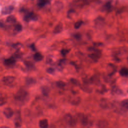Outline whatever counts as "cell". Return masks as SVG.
<instances>
[{"mask_svg": "<svg viewBox=\"0 0 128 128\" xmlns=\"http://www.w3.org/2000/svg\"><path fill=\"white\" fill-rule=\"evenodd\" d=\"M82 24V21H78L77 22H76L75 23L74 26V28H78L81 26Z\"/></svg>", "mask_w": 128, "mask_h": 128, "instance_id": "23", "label": "cell"}, {"mask_svg": "<svg viewBox=\"0 0 128 128\" xmlns=\"http://www.w3.org/2000/svg\"><path fill=\"white\" fill-rule=\"evenodd\" d=\"M39 126L40 128H48V122L47 119H42L39 121L38 122Z\"/></svg>", "mask_w": 128, "mask_h": 128, "instance_id": "8", "label": "cell"}, {"mask_svg": "<svg viewBox=\"0 0 128 128\" xmlns=\"http://www.w3.org/2000/svg\"><path fill=\"white\" fill-rule=\"evenodd\" d=\"M56 86L60 88H62L64 86H65V83L62 81H58V82H57L56 83Z\"/></svg>", "mask_w": 128, "mask_h": 128, "instance_id": "20", "label": "cell"}, {"mask_svg": "<svg viewBox=\"0 0 128 128\" xmlns=\"http://www.w3.org/2000/svg\"><path fill=\"white\" fill-rule=\"evenodd\" d=\"M120 74L122 76H128V68H121L120 71Z\"/></svg>", "mask_w": 128, "mask_h": 128, "instance_id": "16", "label": "cell"}, {"mask_svg": "<svg viewBox=\"0 0 128 128\" xmlns=\"http://www.w3.org/2000/svg\"><path fill=\"white\" fill-rule=\"evenodd\" d=\"M14 9L13 6H8L4 7L2 10V14L4 15L10 14L12 12Z\"/></svg>", "mask_w": 128, "mask_h": 128, "instance_id": "6", "label": "cell"}, {"mask_svg": "<svg viewBox=\"0 0 128 128\" xmlns=\"http://www.w3.org/2000/svg\"><path fill=\"white\" fill-rule=\"evenodd\" d=\"M0 26H2V24L1 23H0Z\"/></svg>", "mask_w": 128, "mask_h": 128, "instance_id": "31", "label": "cell"}, {"mask_svg": "<svg viewBox=\"0 0 128 128\" xmlns=\"http://www.w3.org/2000/svg\"><path fill=\"white\" fill-rule=\"evenodd\" d=\"M0 128H9L8 126H0Z\"/></svg>", "mask_w": 128, "mask_h": 128, "instance_id": "29", "label": "cell"}, {"mask_svg": "<svg viewBox=\"0 0 128 128\" xmlns=\"http://www.w3.org/2000/svg\"><path fill=\"white\" fill-rule=\"evenodd\" d=\"M38 19L37 16L34 14L33 12H30L26 14L24 17V20L26 22H28L30 20H36Z\"/></svg>", "mask_w": 128, "mask_h": 128, "instance_id": "4", "label": "cell"}, {"mask_svg": "<svg viewBox=\"0 0 128 128\" xmlns=\"http://www.w3.org/2000/svg\"><path fill=\"white\" fill-rule=\"evenodd\" d=\"M122 105L125 108L128 109V99L124 100L122 102Z\"/></svg>", "mask_w": 128, "mask_h": 128, "instance_id": "19", "label": "cell"}, {"mask_svg": "<svg viewBox=\"0 0 128 128\" xmlns=\"http://www.w3.org/2000/svg\"><path fill=\"white\" fill-rule=\"evenodd\" d=\"M6 102V99L4 97H0V106L4 105Z\"/></svg>", "mask_w": 128, "mask_h": 128, "instance_id": "21", "label": "cell"}, {"mask_svg": "<svg viewBox=\"0 0 128 128\" xmlns=\"http://www.w3.org/2000/svg\"><path fill=\"white\" fill-rule=\"evenodd\" d=\"M62 30V24L61 22L58 24L54 28V34H57L60 32Z\"/></svg>", "mask_w": 128, "mask_h": 128, "instance_id": "11", "label": "cell"}, {"mask_svg": "<svg viewBox=\"0 0 128 128\" xmlns=\"http://www.w3.org/2000/svg\"><path fill=\"white\" fill-rule=\"evenodd\" d=\"M50 0H38V5L42 8L46 4L50 3Z\"/></svg>", "mask_w": 128, "mask_h": 128, "instance_id": "14", "label": "cell"}, {"mask_svg": "<svg viewBox=\"0 0 128 128\" xmlns=\"http://www.w3.org/2000/svg\"><path fill=\"white\" fill-rule=\"evenodd\" d=\"M95 26L98 28L102 27L104 24V20L102 17H98L95 20Z\"/></svg>", "mask_w": 128, "mask_h": 128, "instance_id": "9", "label": "cell"}, {"mask_svg": "<svg viewBox=\"0 0 128 128\" xmlns=\"http://www.w3.org/2000/svg\"><path fill=\"white\" fill-rule=\"evenodd\" d=\"M66 120H67V122L69 124L70 126H74L75 124V121L72 118V116L70 114L66 115Z\"/></svg>", "mask_w": 128, "mask_h": 128, "instance_id": "12", "label": "cell"}, {"mask_svg": "<svg viewBox=\"0 0 128 128\" xmlns=\"http://www.w3.org/2000/svg\"><path fill=\"white\" fill-rule=\"evenodd\" d=\"M30 48H32V50H36V48H35L34 44H32L30 45Z\"/></svg>", "mask_w": 128, "mask_h": 128, "instance_id": "28", "label": "cell"}, {"mask_svg": "<svg viewBox=\"0 0 128 128\" xmlns=\"http://www.w3.org/2000/svg\"><path fill=\"white\" fill-rule=\"evenodd\" d=\"M36 80L32 77H27L26 78V84L27 86H32L36 83Z\"/></svg>", "mask_w": 128, "mask_h": 128, "instance_id": "10", "label": "cell"}, {"mask_svg": "<svg viewBox=\"0 0 128 128\" xmlns=\"http://www.w3.org/2000/svg\"><path fill=\"white\" fill-rule=\"evenodd\" d=\"M15 80H16V78L14 76H4L2 79V81L5 84L10 86L13 84Z\"/></svg>", "mask_w": 128, "mask_h": 128, "instance_id": "3", "label": "cell"}, {"mask_svg": "<svg viewBox=\"0 0 128 128\" xmlns=\"http://www.w3.org/2000/svg\"><path fill=\"white\" fill-rule=\"evenodd\" d=\"M22 26L20 24H17L16 25V26H14V31H16L17 32H20L22 30Z\"/></svg>", "mask_w": 128, "mask_h": 128, "instance_id": "18", "label": "cell"}, {"mask_svg": "<svg viewBox=\"0 0 128 128\" xmlns=\"http://www.w3.org/2000/svg\"><path fill=\"white\" fill-rule=\"evenodd\" d=\"M50 128H56V126L54 125L51 124L50 126Z\"/></svg>", "mask_w": 128, "mask_h": 128, "instance_id": "30", "label": "cell"}, {"mask_svg": "<svg viewBox=\"0 0 128 128\" xmlns=\"http://www.w3.org/2000/svg\"><path fill=\"white\" fill-rule=\"evenodd\" d=\"M110 6H111V5L110 3H107L106 4H105L104 6V8H105V9L106 10H109L110 8Z\"/></svg>", "mask_w": 128, "mask_h": 128, "instance_id": "27", "label": "cell"}, {"mask_svg": "<svg viewBox=\"0 0 128 128\" xmlns=\"http://www.w3.org/2000/svg\"><path fill=\"white\" fill-rule=\"evenodd\" d=\"M41 90L42 94L44 96H48V94L50 92V89L48 86H42V87H41Z\"/></svg>", "mask_w": 128, "mask_h": 128, "instance_id": "13", "label": "cell"}, {"mask_svg": "<svg viewBox=\"0 0 128 128\" xmlns=\"http://www.w3.org/2000/svg\"><path fill=\"white\" fill-rule=\"evenodd\" d=\"M68 52H69V50H66V49H62V50H61L62 54L63 56H66Z\"/></svg>", "mask_w": 128, "mask_h": 128, "instance_id": "26", "label": "cell"}, {"mask_svg": "<svg viewBox=\"0 0 128 128\" xmlns=\"http://www.w3.org/2000/svg\"><path fill=\"white\" fill-rule=\"evenodd\" d=\"M34 58L36 62H39L42 60L43 56L40 52H36L34 56Z\"/></svg>", "mask_w": 128, "mask_h": 128, "instance_id": "15", "label": "cell"}, {"mask_svg": "<svg viewBox=\"0 0 128 128\" xmlns=\"http://www.w3.org/2000/svg\"><path fill=\"white\" fill-rule=\"evenodd\" d=\"M28 96L29 94L28 92L25 89L21 88L14 94V99L18 103L24 104L28 100Z\"/></svg>", "mask_w": 128, "mask_h": 128, "instance_id": "1", "label": "cell"}, {"mask_svg": "<svg viewBox=\"0 0 128 128\" xmlns=\"http://www.w3.org/2000/svg\"><path fill=\"white\" fill-rule=\"evenodd\" d=\"M15 64H16V60L12 58L6 59L4 61V65L9 67L14 66Z\"/></svg>", "mask_w": 128, "mask_h": 128, "instance_id": "7", "label": "cell"}, {"mask_svg": "<svg viewBox=\"0 0 128 128\" xmlns=\"http://www.w3.org/2000/svg\"><path fill=\"white\" fill-rule=\"evenodd\" d=\"M24 64L28 68L32 69L33 68V67H34V64H32V63H31L30 62H26Z\"/></svg>", "mask_w": 128, "mask_h": 128, "instance_id": "22", "label": "cell"}, {"mask_svg": "<svg viewBox=\"0 0 128 128\" xmlns=\"http://www.w3.org/2000/svg\"><path fill=\"white\" fill-rule=\"evenodd\" d=\"M6 20L8 23H14L16 21V18L13 15H10L8 16Z\"/></svg>", "mask_w": 128, "mask_h": 128, "instance_id": "17", "label": "cell"}, {"mask_svg": "<svg viewBox=\"0 0 128 128\" xmlns=\"http://www.w3.org/2000/svg\"><path fill=\"white\" fill-rule=\"evenodd\" d=\"M13 47L16 49H18V48H20L22 47V45L20 43H16V44H13Z\"/></svg>", "mask_w": 128, "mask_h": 128, "instance_id": "25", "label": "cell"}, {"mask_svg": "<svg viewBox=\"0 0 128 128\" xmlns=\"http://www.w3.org/2000/svg\"><path fill=\"white\" fill-rule=\"evenodd\" d=\"M14 113L13 110L10 108H6L3 110V114L8 118H12L14 115Z\"/></svg>", "mask_w": 128, "mask_h": 128, "instance_id": "5", "label": "cell"}, {"mask_svg": "<svg viewBox=\"0 0 128 128\" xmlns=\"http://www.w3.org/2000/svg\"></svg>", "mask_w": 128, "mask_h": 128, "instance_id": "32", "label": "cell"}, {"mask_svg": "<svg viewBox=\"0 0 128 128\" xmlns=\"http://www.w3.org/2000/svg\"><path fill=\"white\" fill-rule=\"evenodd\" d=\"M46 72L50 74H52L54 72V70L52 68H49L46 69Z\"/></svg>", "mask_w": 128, "mask_h": 128, "instance_id": "24", "label": "cell"}, {"mask_svg": "<svg viewBox=\"0 0 128 128\" xmlns=\"http://www.w3.org/2000/svg\"><path fill=\"white\" fill-rule=\"evenodd\" d=\"M22 123V120L20 114V112L17 110L15 114V116L14 118V124L16 128H19L21 126Z\"/></svg>", "mask_w": 128, "mask_h": 128, "instance_id": "2", "label": "cell"}]
</instances>
